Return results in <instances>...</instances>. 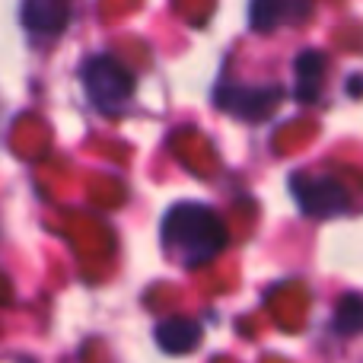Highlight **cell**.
<instances>
[{
  "label": "cell",
  "instance_id": "8",
  "mask_svg": "<svg viewBox=\"0 0 363 363\" xmlns=\"http://www.w3.org/2000/svg\"><path fill=\"white\" fill-rule=\"evenodd\" d=\"M294 74H296V99L303 106H315L322 96V74H325V55L315 48L300 51L294 64Z\"/></svg>",
  "mask_w": 363,
  "mask_h": 363
},
{
  "label": "cell",
  "instance_id": "5",
  "mask_svg": "<svg viewBox=\"0 0 363 363\" xmlns=\"http://www.w3.org/2000/svg\"><path fill=\"white\" fill-rule=\"evenodd\" d=\"M70 23V0H23V26L38 38H57Z\"/></svg>",
  "mask_w": 363,
  "mask_h": 363
},
{
  "label": "cell",
  "instance_id": "3",
  "mask_svg": "<svg viewBox=\"0 0 363 363\" xmlns=\"http://www.w3.org/2000/svg\"><path fill=\"white\" fill-rule=\"evenodd\" d=\"M281 99H284V89L274 86V83H268V86H252V83L223 80L213 89V102H217L220 112L233 115V118H242V121L268 118Z\"/></svg>",
  "mask_w": 363,
  "mask_h": 363
},
{
  "label": "cell",
  "instance_id": "9",
  "mask_svg": "<svg viewBox=\"0 0 363 363\" xmlns=\"http://www.w3.org/2000/svg\"><path fill=\"white\" fill-rule=\"evenodd\" d=\"M332 328H335V335H345V338L363 332V294H347L345 300L338 303Z\"/></svg>",
  "mask_w": 363,
  "mask_h": 363
},
{
  "label": "cell",
  "instance_id": "4",
  "mask_svg": "<svg viewBox=\"0 0 363 363\" xmlns=\"http://www.w3.org/2000/svg\"><path fill=\"white\" fill-rule=\"evenodd\" d=\"M290 194H294L296 207L306 217H315V220L338 217L351 204L347 188L338 179H328V176H303V172H294L290 176Z\"/></svg>",
  "mask_w": 363,
  "mask_h": 363
},
{
  "label": "cell",
  "instance_id": "7",
  "mask_svg": "<svg viewBox=\"0 0 363 363\" xmlns=\"http://www.w3.org/2000/svg\"><path fill=\"white\" fill-rule=\"evenodd\" d=\"M157 345L166 354H191L201 345V325L188 315H172L157 325Z\"/></svg>",
  "mask_w": 363,
  "mask_h": 363
},
{
  "label": "cell",
  "instance_id": "2",
  "mask_svg": "<svg viewBox=\"0 0 363 363\" xmlns=\"http://www.w3.org/2000/svg\"><path fill=\"white\" fill-rule=\"evenodd\" d=\"M80 80L86 99L102 115H121L138 89L134 70L125 67L115 55H89L80 64Z\"/></svg>",
  "mask_w": 363,
  "mask_h": 363
},
{
  "label": "cell",
  "instance_id": "6",
  "mask_svg": "<svg viewBox=\"0 0 363 363\" xmlns=\"http://www.w3.org/2000/svg\"><path fill=\"white\" fill-rule=\"evenodd\" d=\"M309 0H252L249 4V26L255 32H271L277 26L303 23L309 16Z\"/></svg>",
  "mask_w": 363,
  "mask_h": 363
},
{
  "label": "cell",
  "instance_id": "1",
  "mask_svg": "<svg viewBox=\"0 0 363 363\" xmlns=\"http://www.w3.org/2000/svg\"><path fill=\"white\" fill-rule=\"evenodd\" d=\"M160 239H163V249L169 252V258L179 262L182 268H204L226 249L230 233L211 204L179 201L163 213Z\"/></svg>",
  "mask_w": 363,
  "mask_h": 363
}]
</instances>
